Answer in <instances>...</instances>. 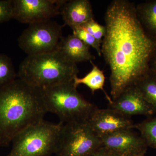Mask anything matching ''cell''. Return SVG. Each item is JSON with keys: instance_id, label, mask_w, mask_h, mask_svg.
I'll use <instances>...</instances> for the list:
<instances>
[{"instance_id": "obj_23", "label": "cell", "mask_w": 156, "mask_h": 156, "mask_svg": "<svg viewBox=\"0 0 156 156\" xmlns=\"http://www.w3.org/2000/svg\"><path fill=\"white\" fill-rule=\"evenodd\" d=\"M149 70L156 75V48L153 53L150 61Z\"/></svg>"}, {"instance_id": "obj_7", "label": "cell", "mask_w": 156, "mask_h": 156, "mask_svg": "<svg viewBox=\"0 0 156 156\" xmlns=\"http://www.w3.org/2000/svg\"><path fill=\"white\" fill-rule=\"evenodd\" d=\"M62 28L50 19L31 23L18 38V45L27 56L52 52L62 37Z\"/></svg>"}, {"instance_id": "obj_12", "label": "cell", "mask_w": 156, "mask_h": 156, "mask_svg": "<svg viewBox=\"0 0 156 156\" xmlns=\"http://www.w3.org/2000/svg\"><path fill=\"white\" fill-rule=\"evenodd\" d=\"M60 14L64 25L72 29L94 19L92 5L88 0H66L62 7Z\"/></svg>"}, {"instance_id": "obj_8", "label": "cell", "mask_w": 156, "mask_h": 156, "mask_svg": "<svg viewBox=\"0 0 156 156\" xmlns=\"http://www.w3.org/2000/svg\"><path fill=\"white\" fill-rule=\"evenodd\" d=\"M66 0H13V19L31 24L60 14Z\"/></svg>"}, {"instance_id": "obj_4", "label": "cell", "mask_w": 156, "mask_h": 156, "mask_svg": "<svg viewBox=\"0 0 156 156\" xmlns=\"http://www.w3.org/2000/svg\"><path fill=\"white\" fill-rule=\"evenodd\" d=\"M40 91L47 112L56 115L64 124L88 121L97 107L79 93L73 82Z\"/></svg>"}, {"instance_id": "obj_14", "label": "cell", "mask_w": 156, "mask_h": 156, "mask_svg": "<svg viewBox=\"0 0 156 156\" xmlns=\"http://www.w3.org/2000/svg\"><path fill=\"white\" fill-rule=\"evenodd\" d=\"M136 13L143 28L156 43V0L146 1L136 5Z\"/></svg>"}, {"instance_id": "obj_5", "label": "cell", "mask_w": 156, "mask_h": 156, "mask_svg": "<svg viewBox=\"0 0 156 156\" xmlns=\"http://www.w3.org/2000/svg\"><path fill=\"white\" fill-rule=\"evenodd\" d=\"M64 123L44 120L32 125L16 135L8 156H49L55 154Z\"/></svg>"}, {"instance_id": "obj_18", "label": "cell", "mask_w": 156, "mask_h": 156, "mask_svg": "<svg viewBox=\"0 0 156 156\" xmlns=\"http://www.w3.org/2000/svg\"><path fill=\"white\" fill-rule=\"evenodd\" d=\"M17 78L11 58L0 54V87L11 83Z\"/></svg>"}, {"instance_id": "obj_3", "label": "cell", "mask_w": 156, "mask_h": 156, "mask_svg": "<svg viewBox=\"0 0 156 156\" xmlns=\"http://www.w3.org/2000/svg\"><path fill=\"white\" fill-rule=\"evenodd\" d=\"M79 72L76 64L55 50L27 56L20 65L17 76L41 89L73 82Z\"/></svg>"}, {"instance_id": "obj_11", "label": "cell", "mask_w": 156, "mask_h": 156, "mask_svg": "<svg viewBox=\"0 0 156 156\" xmlns=\"http://www.w3.org/2000/svg\"><path fill=\"white\" fill-rule=\"evenodd\" d=\"M108 107L130 117L138 115L151 117L155 113L136 85L129 87L108 103Z\"/></svg>"}, {"instance_id": "obj_22", "label": "cell", "mask_w": 156, "mask_h": 156, "mask_svg": "<svg viewBox=\"0 0 156 156\" xmlns=\"http://www.w3.org/2000/svg\"><path fill=\"white\" fill-rule=\"evenodd\" d=\"M89 156H120L107 148L101 146Z\"/></svg>"}, {"instance_id": "obj_16", "label": "cell", "mask_w": 156, "mask_h": 156, "mask_svg": "<svg viewBox=\"0 0 156 156\" xmlns=\"http://www.w3.org/2000/svg\"><path fill=\"white\" fill-rule=\"evenodd\" d=\"M135 85L156 113V75L149 70Z\"/></svg>"}, {"instance_id": "obj_20", "label": "cell", "mask_w": 156, "mask_h": 156, "mask_svg": "<svg viewBox=\"0 0 156 156\" xmlns=\"http://www.w3.org/2000/svg\"><path fill=\"white\" fill-rule=\"evenodd\" d=\"M79 27L91 34L101 44L106 33L105 26L101 25L94 19Z\"/></svg>"}, {"instance_id": "obj_24", "label": "cell", "mask_w": 156, "mask_h": 156, "mask_svg": "<svg viewBox=\"0 0 156 156\" xmlns=\"http://www.w3.org/2000/svg\"><path fill=\"white\" fill-rule=\"evenodd\" d=\"M131 156H145L144 155H135Z\"/></svg>"}, {"instance_id": "obj_19", "label": "cell", "mask_w": 156, "mask_h": 156, "mask_svg": "<svg viewBox=\"0 0 156 156\" xmlns=\"http://www.w3.org/2000/svg\"><path fill=\"white\" fill-rule=\"evenodd\" d=\"M72 29L73 35L80 39L89 47L94 48L97 52L98 55L99 56H101V43L98 41L91 34L79 27H74Z\"/></svg>"}, {"instance_id": "obj_13", "label": "cell", "mask_w": 156, "mask_h": 156, "mask_svg": "<svg viewBox=\"0 0 156 156\" xmlns=\"http://www.w3.org/2000/svg\"><path fill=\"white\" fill-rule=\"evenodd\" d=\"M89 47L74 35L62 37L56 50L68 59L76 64L84 62L92 61L95 57L89 51Z\"/></svg>"}, {"instance_id": "obj_15", "label": "cell", "mask_w": 156, "mask_h": 156, "mask_svg": "<svg viewBox=\"0 0 156 156\" xmlns=\"http://www.w3.org/2000/svg\"><path fill=\"white\" fill-rule=\"evenodd\" d=\"M90 62L92 65V69L83 77L80 78L76 77L74 79V85L76 88L81 84L85 85L91 90L93 94L96 91L101 90L108 101V103H111L112 100L104 89L105 77L103 72L95 65L93 62Z\"/></svg>"}, {"instance_id": "obj_10", "label": "cell", "mask_w": 156, "mask_h": 156, "mask_svg": "<svg viewBox=\"0 0 156 156\" xmlns=\"http://www.w3.org/2000/svg\"><path fill=\"white\" fill-rule=\"evenodd\" d=\"M94 132L99 137L125 129H133L134 124L131 117L110 108H96L88 120Z\"/></svg>"}, {"instance_id": "obj_6", "label": "cell", "mask_w": 156, "mask_h": 156, "mask_svg": "<svg viewBox=\"0 0 156 156\" xmlns=\"http://www.w3.org/2000/svg\"><path fill=\"white\" fill-rule=\"evenodd\" d=\"M88 121L66 123L62 129L56 156H89L102 146Z\"/></svg>"}, {"instance_id": "obj_2", "label": "cell", "mask_w": 156, "mask_h": 156, "mask_svg": "<svg viewBox=\"0 0 156 156\" xmlns=\"http://www.w3.org/2000/svg\"><path fill=\"white\" fill-rule=\"evenodd\" d=\"M47 112L40 89L21 79L0 87V147L8 146L21 131L44 120Z\"/></svg>"}, {"instance_id": "obj_21", "label": "cell", "mask_w": 156, "mask_h": 156, "mask_svg": "<svg viewBox=\"0 0 156 156\" xmlns=\"http://www.w3.org/2000/svg\"><path fill=\"white\" fill-rule=\"evenodd\" d=\"M13 0H0V23L13 19Z\"/></svg>"}, {"instance_id": "obj_9", "label": "cell", "mask_w": 156, "mask_h": 156, "mask_svg": "<svg viewBox=\"0 0 156 156\" xmlns=\"http://www.w3.org/2000/svg\"><path fill=\"white\" fill-rule=\"evenodd\" d=\"M125 129L100 136L102 146L120 156L144 155L148 147L140 134Z\"/></svg>"}, {"instance_id": "obj_17", "label": "cell", "mask_w": 156, "mask_h": 156, "mask_svg": "<svg viewBox=\"0 0 156 156\" xmlns=\"http://www.w3.org/2000/svg\"><path fill=\"white\" fill-rule=\"evenodd\" d=\"M134 128L139 131L147 147L156 149V117H149L141 122L134 124Z\"/></svg>"}, {"instance_id": "obj_1", "label": "cell", "mask_w": 156, "mask_h": 156, "mask_svg": "<svg viewBox=\"0 0 156 156\" xmlns=\"http://www.w3.org/2000/svg\"><path fill=\"white\" fill-rule=\"evenodd\" d=\"M105 21L101 55L110 71L111 95L114 100L148 72L156 43L146 33L137 17L136 5L130 1H112Z\"/></svg>"}]
</instances>
